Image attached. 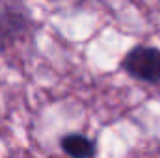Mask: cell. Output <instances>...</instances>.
<instances>
[{
	"label": "cell",
	"instance_id": "6da1fadb",
	"mask_svg": "<svg viewBox=\"0 0 160 158\" xmlns=\"http://www.w3.org/2000/svg\"><path fill=\"white\" fill-rule=\"evenodd\" d=\"M121 69L130 75L132 78L147 82V84H158L160 82V48L138 45L121 62Z\"/></svg>",
	"mask_w": 160,
	"mask_h": 158
},
{
	"label": "cell",
	"instance_id": "7a4b0ae2",
	"mask_svg": "<svg viewBox=\"0 0 160 158\" xmlns=\"http://www.w3.org/2000/svg\"><path fill=\"white\" fill-rule=\"evenodd\" d=\"M30 19L22 7H4L0 9V43L9 47L24 37L30 30Z\"/></svg>",
	"mask_w": 160,
	"mask_h": 158
},
{
	"label": "cell",
	"instance_id": "3957f363",
	"mask_svg": "<svg viewBox=\"0 0 160 158\" xmlns=\"http://www.w3.org/2000/svg\"><path fill=\"white\" fill-rule=\"evenodd\" d=\"M60 145H62V151L63 153H67L69 156H75V158L93 156L95 151H97L95 141L89 140L84 134H67V136L62 138Z\"/></svg>",
	"mask_w": 160,
	"mask_h": 158
}]
</instances>
